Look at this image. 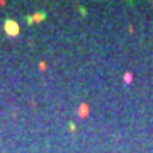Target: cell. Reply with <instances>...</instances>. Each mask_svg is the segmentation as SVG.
I'll return each instance as SVG.
<instances>
[{
	"label": "cell",
	"mask_w": 153,
	"mask_h": 153,
	"mask_svg": "<svg viewBox=\"0 0 153 153\" xmlns=\"http://www.w3.org/2000/svg\"><path fill=\"white\" fill-rule=\"evenodd\" d=\"M44 17H46V14H44V12H38V14H34L33 17H26V19H27V22L29 24H31V22H39L41 21V19H44Z\"/></svg>",
	"instance_id": "cell-2"
},
{
	"label": "cell",
	"mask_w": 153,
	"mask_h": 153,
	"mask_svg": "<svg viewBox=\"0 0 153 153\" xmlns=\"http://www.w3.org/2000/svg\"><path fill=\"white\" fill-rule=\"evenodd\" d=\"M5 31L10 34V36H16V34L19 33V26H17V22L12 21V19H7L5 21Z\"/></svg>",
	"instance_id": "cell-1"
}]
</instances>
